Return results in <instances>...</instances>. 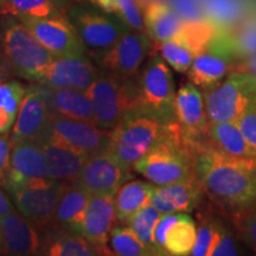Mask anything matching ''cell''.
I'll use <instances>...</instances> for the list:
<instances>
[{
  "label": "cell",
  "mask_w": 256,
  "mask_h": 256,
  "mask_svg": "<svg viewBox=\"0 0 256 256\" xmlns=\"http://www.w3.org/2000/svg\"><path fill=\"white\" fill-rule=\"evenodd\" d=\"M182 214L183 212L162 214V217H160L158 220V223H156L154 229V244L159 255H168L165 248L166 236H168L170 228L177 222Z\"/></svg>",
  "instance_id": "cell-40"
},
{
  "label": "cell",
  "mask_w": 256,
  "mask_h": 256,
  "mask_svg": "<svg viewBox=\"0 0 256 256\" xmlns=\"http://www.w3.org/2000/svg\"><path fill=\"white\" fill-rule=\"evenodd\" d=\"M66 183L51 178H34L6 185L4 188L14 200L19 212L42 230L54 224L57 204Z\"/></svg>",
  "instance_id": "cell-7"
},
{
  "label": "cell",
  "mask_w": 256,
  "mask_h": 256,
  "mask_svg": "<svg viewBox=\"0 0 256 256\" xmlns=\"http://www.w3.org/2000/svg\"><path fill=\"white\" fill-rule=\"evenodd\" d=\"M100 68L84 56L56 57L40 84L87 92L98 78Z\"/></svg>",
  "instance_id": "cell-16"
},
{
  "label": "cell",
  "mask_w": 256,
  "mask_h": 256,
  "mask_svg": "<svg viewBox=\"0 0 256 256\" xmlns=\"http://www.w3.org/2000/svg\"><path fill=\"white\" fill-rule=\"evenodd\" d=\"M153 185L134 179L127 180L114 194L115 215L118 222L128 224L142 208L151 203Z\"/></svg>",
  "instance_id": "cell-28"
},
{
  "label": "cell",
  "mask_w": 256,
  "mask_h": 256,
  "mask_svg": "<svg viewBox=\"0 0 256 256\" xmlns=\"http://www.w3.org/2000/svg\"><path fill=\"white\" fill-rule=\"evenodd\" d=\"M241 72H248L256 78V54L248 57L247 62L243 63V66H241Z\"/></svg>",
  "instance_id": "cell-46"
},
{
  "label": "cell",
  "mask_w": 256,
  "mask_h": 256,
  "mask_svg": "<svg viewBox=\"0 0 256 256\" xmlns=\"http://www.w3.org/2000/svg\"><path fill=\"white\" fill-rule=\"evenodd\" d=\"M229 70L228 62L222 56L208 50L194 56L188 76L190 82L206 90L220 82Z\"/></svg>",
  "instance_id": "cell-30"
},
{
  "label": "cell",
  "mask_w": 256,
  "mask_h": 256,
  "mask_svg": "<svg viewBox=\"0 0 256 256\" xmlns=\"http://www.w3.org/2000/svg\"><path fill=\"white\" fill-rule=\"evenodd\" d=\"M162 215V214L150 203L139 212H136V216L128 223L130 228L145 244V247L151 252L152 255H159L154 244V229Z\"/></svg>",
  "instance_id": "cell-35"
},
{
  "label": "cell",
  "mask_w": 256,
  "mask_h": 256,
  "mask_svg": "<svg viewBox=\"0 0 256 256\" xmlns=\"http://www.w3.org/2000/svg\"><path fill=\"white\" fill-rule=\"evenodd\" d=\"M110 248L113 254L121 256L152 255L130 226H116L110 232Z\"/></svg>",
  "instance_id": "cell-36"
},
{
  "label": "cell",
  "mask_w": 256,
  "mask_h": 256,
  "mask_svg": "<svg viewBox=\"0 0 256 256\" xmlns=\"http://www.w3.org/2000/svg\"><path fill=\"white\" fill-rule=\"evenodd\" d=\"M14 75V69H12L11 64L6 58L4 52L0 49V83L8 81Z\"/></svg>",
  "instance_id": "cell-44"
},
{
  "label": "cell",
  "mask_w": 256,
  "mask_h": 256,
  "mask_svg": "<svg viewBox=\"0 0 256 256\" xmlns=\"http://www.w3.org/2000/svg\"><path fill=\"white\" fill-rule=\"evenodd\" d=\"M40 144L46 159L48 177L60 182H75L81 174L88 156L46 134Z\"/></svg>",
  "instance_id": "cell-19"
},
{
  "label": "cell",
  "mask_w": 256,
  "mask_h": 256,
  "mask_svg": "<svg viewBox=\"0 0 256 256\" xmlns=\"http://www.w3.org/2000/svg\"><path fill=\"white\" fill-rule=\"evenodd\" d=\"M197 238V229L191 217L183 212L166 236L165 248L168 255H190Z\"/></svg>",
  "instance_id": "cell-33"
},
{
  "label": "cell",
  "mask_w": 256,
  "mask_h": 256,
  "mask_svg": "<svg viewBox=\"0 0 256 256\" xmlns=\"http://www.w3.org/2000/svg\"><path fill=\"white\" fill-rule=\"evenodd\" d=\"M2 2H4V0H0V5H2Z\"/></svg>",
  "instance_id": "cell-49"
},
{
  "label": "cell",
  "mask_w": 256,
  "mask_h": 256,
  "mask_svg": "<svg viewBox=\"0 0 256 256\" xmlns=\"http://www.w3.org/2000/svg\"><path fill=\"white\" fill-rule=\"evenodd\" d=\"M235 122L241 128L248 142L256 150V100L243 110Z\"/></svg>",
  "instance_id": "cell-41"
},
{
  "label": "cell",
  "mask_w": 256,
  "mask_h": 256,
  "mask_svg": "<svg viewBox=\"0 0 256 256\" xmlns=\"http://www.w3.org/2000/svg\"><path fill=\"white\" fill-rule=\"evenodd\" d=\"M204 18L217 32L232 30L255 11V0H202Z\"/></svg>",
  "instance_id": "cell-26"
},
{
  "label": "cell",
  "mask_w": 256,
  "mask_h": 256,
  "mask_svg": "<svg viewBox=\"0 0 256 256\" xmlns=\"http://www.w3.org/2000/svg\"><path fill=\"white\" fill-rule=\"evenodd\" d=\"M176 121L184 139L198 147L206 142L209 120L204 104V96L192 82L179 88L174 104Z\"/></svg>",
  "instance_id": "cell-15"
},
{
  "label": "cell",
  "mask_w": 256,
  "mask_h": 256,
  "mask_svg": "<svg viewBox=\"0 0 256 256\" xmlns=\"http://www.w3.org/2000/svg\"><path fill=\"white\" fill-rule=\"evenodd\" d=\"M159 51L162 58L178 72H188L194 58V54L176 40L160 43Z\"/></svg>",
  "instance_id": "cell-38"
},
{
  "label": "cell",
  "mask_w": 256,
  "mask_h": 256,
  "mask_svg": "<svg viewBox=\"0 0 256 256\" xmlns=\"http://www.w3.org/2000/svg\"><path fill=\"white\" fill-rule=\"evenodd\" d=\"M34 178H49L46 159L40 144L31 140L14 142L10 168L2 188Z\"/></svg>",
  "instance_id": "cell-21"
},
{
  "label": "cell",
  "mask_w": 256,
  "mask_h": 256,
  "mask_svg": "<svg viewBox=\"0 0 256 256\" xmlns=\"http://www.w3.org/2000/svg\"><path fill=\"white\" fill-rule=\"evenodd\" d=\"M138 106L162 122H176V87L171 70L164 60L152 56L136 75Z\"/></svg>",
  "instance_id": "cell-6"
},
{
  "label": "cell",
  "mask_w": 256,
  "mask_h": 256,
  "mask_svg": "<svg viewBox=\"0 0 256 256\" xmlns=\"http://www.w3.org/2000/svg\"><path fill=\"white\" fill-rule=\"evenodd\" d=\"M216 34L217 28L206 18L184 20L180 30L174 40L186 46L196 56L208 50V46H210Z\"/></svg>",
  "instance_id": "cell-31"
},
{
  "label": "cell",
  "mask_w": 256,
  "mask_h": 256,
  "mask_svg": "<svg viewBox=\"0 0 256 256\" xmlns=\"http://www.w3.org/2000/svg\"><path fill=\"white\" fill-rule=\"evenodd\" d=\"M168 124L142 110L130 112L112 130L107 150L124 166L133 170L138 160L162 136Z\"/></svg>",
  "instance_id": "cell-5"
},
{
  "label": "cell",
  "mask_w": 256,
  "mask_h": 256,
  "mask_svg": "<svg viewBox=\"0 0 256 256\" xmlns=\"http://www.w3.org/2000/svg\"><path fill=\"white\" fill-rule=\"evenodd\" d=\"M114 206V196L90 194L84 220L82 224V235L94 243L104 255L113 254L108 247L110 232L116 222Z\"/></svg>",
  "instance_id": "cell-18"
},
{
  "label": "cell",
  "mask_w": 256,
  "mask_h": 256,
  "mask_svg": "<svg viewBox=\"0 0 256 256\" xmlns=\"http://www.w3.org/2000/svg\"><path fill=\"white\" fill-rule=\"evenodd\" d=\"M4 252L8 255L40 254L42 240L37 228L14 209L0 217Z\"/></svg>",
  "instance_id": "cell-20"
},
{
  "label": "cell",
  "mask_w": 256,
  "mask_h": 256,
  "mask_svg": "<svg viewBox=\"0 0 256 256\" xmlns=\"http://www.w3.org/2000/svg\"><path fill=\"white\" fill-rule=\"evenodd\" d=\"M26 88L14 80L0 83V133L8 132L14 124Z\"/></svg>",
  "instance_id": "cell-32"
},
{
  "label": "cell",
  "mask_w": 256,
  "mask_h": 256,
  "mask_svg": "<svg viewBox=\"0 0 256 256\" xmlns=\"http://www.w3.org/2000/svg\"><path fill=\"white\" fill-rule=\"evenodd\" d=\"M89 198L90 194L87 191L74 182H68L57 204L54 226L66 232L81 234Z\"/></svg>",
  "instance_id": "cell-25"
},
{
  "label": "cell",
  "mask_w": 256,
  "mask_h": 256,
  "mask_svg": "<svg viewBox=\"0 0 256 256\" xmlns=\"http://www.w3.org/2000/svg\"><path fill=\"white\" fill-rule=\"evenodd\" d=\"M0 14V49L11 64L14 75L40 83L56 56L19 19L11 14Z\"/></svg>",
  "instance_id": "cell-3"
},
{
  "label": "cell",
  "mask_w": 256,
  "mask_h": 256,
  "mask_svg": "<svg viewBox=\"0 0 256 256\" xmlns=\"http://www.w3.org/2000/svg\"><path fill=\"white\" fill-rule=\"evenodd\" d=\"M40 86L51 114L95 124L94 107L87 92L70 88Z\"/></svg>",
  "instance_id": "cell-22"
},
{
  "label": "cell",
  "mask_w": 256,
  "mask_h": 256,
  "mask_svg": "<svg viewBox=\"0 0 256 256\" xmlns=\"http://www.w3.org/2000/svg\"><path fill=\"white\" fill-rule=\"evenodd\" d=\"M200 147L184 139L179 124H168L151 150L134 164L133 170L154 185H166L196 176Z\"/></svg>",
  "instance_id": "cell-2"
},
{
  "label": "cell",
  "mask_w": 256,
  "mask_h": 256,
  "mask_svg": "<svg viewBox=\"0 0 256 256\" xmlns=\"http://www.w3.org/2000/svg\"><path fill=\"white\" fill-rule=\"evenodd\" d=\"M168 2V0H136V2L139 4L140 8H142V12H144V10H145L148 5L154 4V2Z\"/></svg>",
  "instance_id": "cell-47"
},
{
  "label": "cell",
  "mask_w": 256,
  "mask_h": 256,
  "mask_svg": "<svg viewBox=\"0 0 256 256\" xmlns=\"http://www.w3.org/2000/svg\"><path fill=\"white\" fill-rule=\"evenodd\" d=\"M46 238L42 240L40 254L50 256H90L104 255V252L94 243L78 232H66L56 226L42 229Z\"/></svg>",
  "instance_id": "cell-23"
},
{
  "label": "cell",
  "mask_w": 256,
  "mask_h": 256,
  "mask_svg": "<svg viewBox=\"0 0 256 256\" xmlns=\"http://www.w3.org/2000/svg\"><path fill=\"white\" fill-rule=\"evenodd\" d=\"M206 144L226 156L256 158V150L248 142L236 122H209Z\"/></svg>",
  "instance_id": "cell-24"
},
{
  "label": "cell",
  "mask_w": 256,
  "mask_h": 256,
  "mask_svg": "<svg viewBox=\"0 0 256 256\" xmlns=\"http://www.w3.org/2000/svg\"><path fill=\"white\" fill-rule=\"evenodd\" d=\"M130 168L124 166L108 150L89 156L78 178L74 183L89 194L114 196L132 178Z\"/></svg>",
  "instance_id": "cell-11"
},
{
  "label": "cell",
  "mask_w": 256,
  "mask_h": 256,
  "mask_svg": "<svg viewBox=\"0 0 256 256\" xmlns=\"http://www.w3.org/2000/svg\"><path fill=\"white\" fill-rule=\"evenodd\" d=\"M238 238L256 252V203L229 215Z\"/></svg>",
  "instance_id": "cell-37"
},
{
  "label": "cell",
  "mask_w": 256,
  "mask_h": 256,
  "mask_svg": "<svg viewBox=\"0 0 256 256\" xmlns=\"http://www.w3.org/2000/svg\"><path fill=\"white\" fill-rule=\"evenodd\" d=\"M0 252H4V246H2V230H0Z\"/></svg>",
  "instance_id": "cell-48"
},
{
  "label": "cell",
  "mask_w": 256,
  "mask_h": 256,
  "mask_svg": "<svg viewBox=\"0 0 256 256\" xmlns=\"http://www.w3.org/2000/svg\"><path fill=\"white\" fill-rule=\"evenodd\" d=\"M72 0H4L0 14H11L17 19L46 18L66 14Z\"/></svg>",
  "instance_id": "cell-29"
},
{
  "label": "cell",
  "mask_w": 256,
  "mask_h": 256,
  "mask_svg": "<svg viewBox=\"0 0 256 256\" xmlns=\"http://www.w3.org/2000/svg\"><path fill=\"white\" fill-rule=\"evenodd\" d=\"M220 226V220L210 216H203L200 220V226L197 229V238L190 255L210 256L211 248L215 242L217 232Z\"/></svg>",
  "instance_id": "cell-39"
},
{
  "label": "cell",
  "mask_w": 256,
  "mask_h": 256,
  "mask_svg": "<svg viewBox=\"0 0 256 256\" xmlns=\"http://www.w3.org/2000/svg\"><path fill=\"white\" fill-rule=\"evenodd\" d=\"M150 46L146 32L128 30L114 46L101 52L92 54V57L101 70L122 78H134L148 55Z\"/></svg>",
  "instance_id": "cell-10"
},
{
  "label": "cell",
  "mask_w": 256,
  "mask_h": 256,
  "mask_svg": "<svg viewBox=\"0 0 256 256\" xmlns=\"http://www.w3.org/2000/svg\"><path fill=\"white\" fill-rule=\"evenodd\" d=\"M204 190L197 176L166 185H153L151 204L162 214L190 212L200 203Z\"/></svg>",
  "instance_id": "cell-17"
},
{
  "label": "cell",
  "mask_w": 256,
  "mask_h": 256,
  "mask_svg": "<svg viewBox=\"0 0 256 256\" xmlns=\"http://www.w3.org/2000/svg\"><path fill=\"white\" fill-rule=\"evenodd\" d=\"M19 20L56 57L87 55V48L66 14L46 18H22Z\"/></svg>",
  "instance_id": "cell-12"
},
{
  "label": "cell",
  "mask_w": 256,
  "mask_h": 256,
  "mask_svg": "<svg viewBox=\"0 0 256 256\" xmlns=\"http://www.w3.org/2000/svg\"><path fill=\"white\" fill-rule=\"evenodd\" d=\"M92 4L113 14L128 28L145 31L144 14L136 0H89Z\"/></svg>",
  "instance_id": "cell-34"
},
{
  "label": "cell",
  "mask_w": 256,
  "mask_h": 256,
  "mask_svg": "<svg viewBox=\"0 0 256 256\" xmlns=\"http://www.w3.org/2000/svg\"><path fill=\"white\" fill-rule=\"evenodd\" d=\"M66 16L90 54L107 50L119 40L124 32L130 30L116 17L96 5L72 2Z\"/></svg>",
  "instance_id": "cell-9"
},
{
  "label": "cell",
  "mask_w": 256,
  "mask_h": 256,
  "mask_svg": "<svg viewBox=\"0 0 256 256\" xmlns=\"http://www.w3.org/2000/svg\"><path fill=\"white\" fill-rule=\"evenodd\" d=\"M196 176L204 194L226 214L256 203V158H232L200 146L196 156Z\"/></svg>",
  "instance_id": "cell-1"
},
{
  "label": "cell",
  "mask_w": 256,
  "mask_h": 256,
  "mask_svg": "<svg viewBox=\"0 0 256 256\" xmlns=\"http://www.w3.org/2000/svg\"><path fill=\"white\" fill-rule=\"evenodd\" d=\"M92 102L95 124L112 130L138 106L136 76L122 78L100 69L92 87L86 92Z\"/></svg>",
  "instance_id": "cell-4"
},
{
  "label": "cell",
  "mask_w": 256,
  "mask_h": 256,
  "mask_svg": "<svg viewBox=\"0 0 256 256\" xmlns=\"http://www.w3.org/2000/svg\"><path fill=\"white\" fill-rule=\"evenodd\" d=\"M112 130H102L88 121L69 119L51 114L49 133L64 145L76 151L92 156L107 150Z\"/></svg>",
  "instance_id": "cell-14"
},
{
  "label": "cell",
  "mask_w": 256,
  "mask_h": 256,
  "mask_svg": "<svg viewBox=\"0 0 256 256\" xmlns=\"http://www.w3.org/2000/svg\"><path fill=\"white\" fill-rule=\"evenodd\" d=\"M14 208L12 206L11 200H8V197L0 190V217L8 215L10 211L14 210Z\"/></svg>",
  "instance_id": "cell-45"
},
{
  "label": "cell",
  "mask_w": 256,
  "mask_h": 256,
  "mask_svg": "<svg viewBox=\"0 0 256 256\" xmlns=\"http://www.w3.org/2000/svg\"><path fill=\"white\" fill-rule=\"evenodd\" d=\"M256 100V78L236 72L216 86L204 90L209 122H235L243 110Z\"/></svg>",
  "instance_id": "cell-8"
},
{
  "label": "cell",
  "mask_w": 256,
  "mask_h": 256,
  "mask_svg": "<svg viewBox=\"0 0 256 256\" xmlns=\"http://www.w3.org/2000/svg\"><path fill=\"white\" fill-rule=\"evenodd\" d=\"M51 113L40 83L28 86L12 128L11 144L31 140L40 142L49 133Z\"/></svg>",
  "instance_id": "cell-13"
},
{
  "label": "cell",
  "mask_w": 256,
  "mask_h": 256,
  "mask_svg": "<svg viewBox=\"0 0 256 256\" xmlns=\"http://www.w3.org/2000/svg\"><path fill=\"white\" fill-rule=\"evenodd\" d=\"M11 136L8 132L0 133V186L5 183L6 176L10 168V160H11Z\"/></svg>",
  "instance_id": "cell-43"
},
{
  "label": "cell",
  "mask_w": 256,
  "mask_h": 256,
  "mask_svg": "<svg viewBox=\"0 0 256 256\" xmlns=\"http://www.w3.org/2000/svg\"><path fill=\"white\" fill-rule=\"evenodd\" d=\"M235 243H234L232 236L226 230L223 224H220L218 232H217L215 242L211 248L210 255H236Z\"/></svg>",
  "instance_id": "cell-42"
},
{
  "label": "cell",
  "mask_w": 256,
  "mask_h": 256,
  "mask_svg": "<svg viewBox=\"0 0 256 256\" xmlns=\"http://www.w3.org/2000/svg\"><path fill=\"white\" fill-rule=\"evenodd\" d=\"M144 24L148 37L156 43L174 40L184 19L168 2H154L144 10Z\"/></svg>",
  "instance_id": "cell-27"
}]
</instances>
